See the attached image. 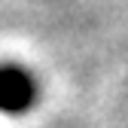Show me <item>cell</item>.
<instances>
[{
	"instance_id": "obj_1",
	"label": "cell",
	"mask_w": 128,
	"mask_h": 128,
	"mask_svg": "<svg viewBox=\"0 0 128 128\" xmlns=\"http://www.w3.org/2000/svg\"><path fill=\"white\" fill-rule=\"evenodd\" d=\"M37 101V82L28 70L3 64L0 67V113H24Z\"/></svg>"
}]
</instances>
